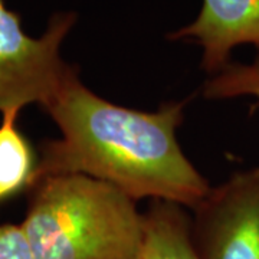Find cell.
Returning <instances> with one entry per match:
<instances>
[{
  "label": "cell",
  "instance_id": "obj_8",
  "mask_svg": "<svg viewBox=\"0 0 259 259\" xmlns=\"http://www.w3.org/2000/svg\"><path fill=\"white\" fill-rule=\"evenodd\" d=\"M207 100H231L253 97L259 102V55L250 64L231 62L204 82Z\"/></svg>",
  "mask_w": 259,
  "mask_h": 259
},
{
  "label": "cell",
  "instance_id": "obj_3",
  "mask_svg": "<svg viewBox=\"0 0 259 259\" xmlns=\"http://www.w3.org/2000/svg\"><path fill=\"white\" fill-rule=\"evenodd\" d=\"M76 22L74 12L54 13L39 37L28 35L16 12L0 0V114L30 104L42 108L78 71L66 64L61 45Z\"/></svg>",
  "mask_w": 259,
  "mask_h": 259
},
{
  "label": "cell",
  "instance_id": "obj_4",
  "mask_svg": "<svg viewBox=\"0 0 259 259\" xmlns=\"http://www.w3.org/2000/svg\"><path fill=\"white\" fill-rule=\"evenodd\" d=\"M193 212L190 238L199 259H259V167L210 186Z\"/></svg>",
  "mask_w": 259,
  "mask_h": 259
},
{
  "label": "cell",
  "instance_id": "obj_9",
  "mask_svg": "<svg viewBox=\"0 0 259 259\" xmlns=\"http://www.w3.org/2000/svg\"><path fill=\"white\" fill-rule=\"evenodd\" d=\"M0 259H35L20 225L0 223Z\"/></svg>",
  "mask_w": 259,
  "mask_h": 259
},
{
  "label": "cell",
  "instance_id": "obj_1",
  "mask_svg": "<svg viewBox=\"0 0 259 259\" xmlns=\"http://www.w3.org/2000/svg\"><path fill=\"white\" fill-rule=\"evenodd\" d=\"M44 110L61 137L42 144L33 183L82 175L136 202L150 197L190 209L210 189L177 141L183 102L164 104L154 112L131 110L98 97L76 72Z\"/></svg>",
  "mask_w": 259,
  "mask_h": 259
},
{
  "label": "cell",
  "instance_id": "obj_6",
  "mask_svg": "<svg viewBox=\"0 0 259 259\" xmlns=\"http://www.w3.org/2000/svg\"><path fill=\"white\" fill-rule=\"evenodd\" d=\"M143 259H199L190 238V218L183 206L153 200L144 213Z\"/></svg>",
  "mask_w": 259,
  "mask_h": 259
},
{
  "label": "cell",
  "instance_id": "obj_2",
  "mask_svg": "<svg viewBox=\"0 0 259 259\" xmlns=\"http://www.w3.org/2000/svg\"><path fill=\"white\" fill-rule=\"evenodd\" d=\"M20 223L35 259H143L144 213L117 187L82 175L36 180Z\"/></svg>",
  "mask_w": 259,
  "mask_h": 259
},
{
  "label": "cell",
  "instance_id": "obj_5",
  "mask_svg": "<svg viewBox=\"0 0 259 259\" xmlns=\"http://www.w3.org/2000/svg\"><path fill=\"white\" fill-rule=\"evenodd\" d=\"M170 39L196 42L204 71L218 74L232 62L235 48L259 47V0H203L197 18Z\"/></svg>",
  "mask_w": 259,
  "mask_h": 259
},
{
  "label": "cell",
  "instance_id": "obj_7",
  "mask_svg": "<svg viewBox=\"0 0 259 259\" xmlns=\"http://www.w3.org/2000/svg\"><path fill=\"white\" fill-rule=\"evenodd\" d=\"M19 111H6L0 121V204L29 190L33 183L37 157L18 127Z\"/></svg>",
  "mask_w": 259,
  "mask_h": 259
}]
</instances>
